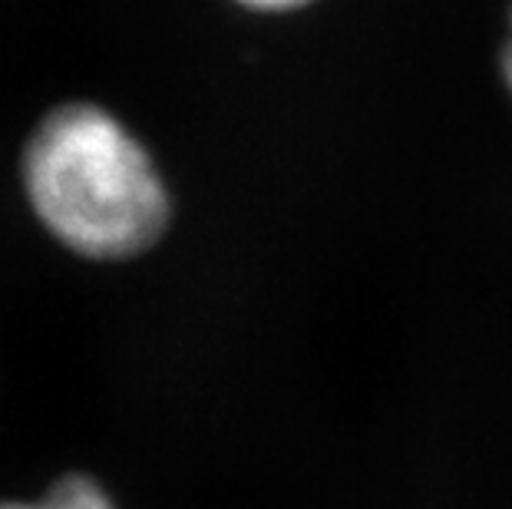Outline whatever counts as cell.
<instances>
[{
  "label": "cell",
  "instance_id": "1",
  "mask_svg": "<svg viewBox=\"0 0 512 509\" xmlns=\"http://www.w3.org/2000/svg\"><path fill=\"white\" fill-rule=\"evenodd\" d=\"M30 212L63 248L119 262L166 232L169 192L143 143L96 103H63L20 156Z\"/></svg>",
  "mask_w": 512,
  "mask_h": 509
},
{
  "label": "cell",
  "instance_id": "2",
  "mask_svg": "<svg viewBox=\"0 0 512 509\" xmlns=\"http://www.w3.org/2000/svg\"><path fill=\"white\" fill-rule=\"evenodd\" d=\"M0 509H116V506L103 493L100 483H93L90 476L73 473L53 483L37 500H7L0 503Z\"/></svg>",
  "mask_w": 512,
  "mask_h": 509
},
{
  "label": "cell",
  "instance_id": "3",
  "mask_svg": "<svg viewBox=\"0 0 512 509\" xmlns=\"http://www.w3.org/2000/svg\"><path fill=\"white\" fill-rule=\"evenodd\" d=\"M238 4L252 7V10H291V7L308 4V0H238Z\"/></svg>",
  "mask_w": 512,
  "mask_h": 509
},
{
  "label": "cell",
  "instance_id": "4",
  "mask_svg": "<svg viewBox=\"0 0 512 509\" xmlns=\"http://www.w3.org/2000/svg\"><path fill=\"white\" fill-rule=\"evenodd\" d=\"M503 73H506V83L512 90V40L506 43V53H503Z\"/></svg>",
  "mask_w": 512,
  "mask_h": 509
}]
</instances>
